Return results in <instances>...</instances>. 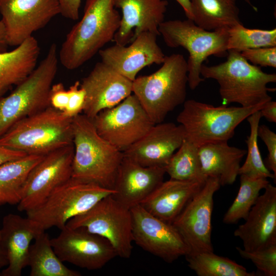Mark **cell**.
Wrapping results in <instances>:
<instances>
[{"mask_svg": "<svg viewBox=\"0 0 276 276\" xmlns=\"http://www.w3.org/2000/svg\"><path fill=\"white\" fill-rule=\"evenodd\" d=\"M153 73L133 81L132 93L152 122L164 121L168 114L186 101L188 84L187 60L182 54L166 56Z\"/></svg>", "mask_w": 276, "mask_h": 276, "instance_id": "4", "label": "cell"}, {"mask_svg": "<svg viewBox=\"0 0 276 276\" xmlns=\"http://www.w3.org/2000/svg\"><path fill=\"white\" fill-rule=\"evenodd\" d=\"M262 118L260 110L257 111L246 119L250 126V134L246 143L247 156L244 164L240 166L239 175H244L251 178H273L276 177L266 167L263 162L258 144V129Z\"/></svg>", "mask_w": 276, "mask_h": 276, "instance_id": "33", "label": "cell"}, {"mask_svg": "<svg viewBox=\"0 0 276 276\" xmlns=\"http://www.w3.org/2000/svg\"><path fill=\"white\" fill-rule=\"evenodd\" d=\"M259 195L245 222L234 232L243 249L254 251L276 244V187L270 183Z\"/></svg>", "mask_w": 276, "mask_h": 276, "instance_id": "20", "label": "cell"}, {"mask_svg": "<svg viewBox=\"0 0 276 276\" xmlns=\"http://www.w3.org/2000/svg\"><path fill=\"white\" fill-rule=\"evenodd\" d=\"M50 106L63 112L68 101V92L62 83L52 84L49 96Z\"/></svg>", "mask_w": 276, "mask_h": 276, "instance_id": "39", "label": "cell"}, {"mask_svg": "<svg viewBox=\"0 0 276 276\" xmlns=\"http://www.w3.org/2000/svg\"><path fill=\"white\" fill-rule=\"evenodd\" d=\"M39 225L28 217L9 214L3 219L0 229V244L5 251L8 265L0 272V276H20L28 266L30 243L43 232Z\"/></svg>", "mask_w": 276, "mask_h": 276, "instance_id": "23", "label": "cell"}, {"mask_svg": "<svg viewBox=\"0 0 276 276\" xmlns=\"http://www.w3.org/2000/svg\"><path fill=\"white\" fill-rule=\"evenodd\" d=\"M40 54L33 36L10 51L0 52V99L36 67Z\"/></svg>", "mask_w": 276, "mask_h": 276, "instance_id": "26", "label": "cell"}, {"mask_svg": "<svg viewBox=\"0 0 276 276\" xmlns=\"http://www.w3.org/2000/svg\"><path fill=\"white\" fill-rule=\"evenodd\" d=\"M258 136L266 145L268 154L265 163L266 167L276 177V134L267 126H259Z\"/></svg>", "mask_w": 276, "mask_h": 276, "instance_id": "38", "label": "cell"}, {"mask_svg": "<svg viewBox=\"0 0 276 276\" xmlns=\"http://www.w3.org/2000/svg\"><path fill=\"white\" fill-rule=\"evenodd\" d=\"M58 61L53 43L39 65L8 96L0 99V137L19 121L50 107L49 93Z\"/></svg>", "mask_w": 276, "mask_h": 276, "instance_id": "7", "label": "cell"}, {"mask_svg": "<svg viewBox=\"0 0 276 276\" xmlns=\"http://www.w3.org/2000/svg\"><path fill=\"white\" fill-rule=\"evenodd\" d=\"M192 20L208 31L242 23L237 0H189Z\"/></svg>", "mask_w": 276, "mask_h": 276, "instance_id": "27", "label": "cell"}, {"mask_svg": "<svg viewBox=\"0 0 276 276\" xmlns=\"http://www.w3.org/2000/svg\"><path fill=\"white\" fill-rule=\"evenodd\" d=\"M72 125V177L113 189L123 152L102 138L84 114L74 117Z\"/></svg>", "mask_w": 276, "mask_h": 276, "instance_id": "2", "label": "cell"}, {"mask_svg": "<svg viewBox=\"0 0 276 276\" xmlns=\"http://www.w3.org/2000/svg\"><path fill=\"white\" fill-rule=\"evenodd\" d=\"M132 83L102 61L97 62L80 83L86 92L83 114L93 120L102 110L117 105L131 95Z\"/></svg>", "mask_w": 276, "mask_h": 276, "instance_id": "17", "label": "cell"}, {"mask_svg": "<svg viewBox=\"0 0 276 276\" xmlns=\"http://www.w3.org/2000/svg\"><path fill=\"white\" fill-rule=\"evenodd\" d=\"M239 175L240 185L238 193L223 219V222L226 224L235 223L241 219L245 220L256 202L261 190L269 183L267 178Z\"/></svg>", "mask_w": 276, "mask_h": 276, "instance_id": "32", "label": "cell"}, {"mask_svg": "<svg viewBox=\"0 0 276 276\" xmlns=\"http://www.w3.org/2000/svg\"><path fill=\"white\" fill-rule=\"evenodd\" d=\"M114 4L122 12L113 39L115 43L127 45L145 32L159 35L158 28L164 21L167 0H114Z\"/></svg>", "mask_w": 276, "mask_h": 276, "instance_id": "21", "label": "cell"}, {"mask_svg": "<svg viewBox=\"0 0 276 276\" xmlns=\"http://www.w3.org/2000/svg\"><path fill=\"white\" fill-rule=\"evenodd\" d=\"M276 46V29L263 30L248 29L242 23L228 28L227 51L241 52L248 49Z\"/></svg>", "mask_w": 276, "mask_h": 276, "instance_id": "34", "label": "cell"}, {"mask_svg": "<svg viewBox=\"0 0 276 276\" xmlns=\"http://www.w3.org/2000/svg\"><path fill=\"white\" fill-rule=\"evenodd\" d=\"M65 226L82 228L106 239L117 256L129 259L131 256L133 240L131 210L112 195L103 198L84 213L70 219Z\"/></svg>", "mask_w": 276, "mask_h": 276, "instance_id": "10", "label": "cell"}, {"mask_svg": "<svg viewBox=\"0 0 276 276\" xmlns=\"http://www.w3.org/2000/svg\"><path fill=\"white\" fill-rule=\"evenodd\" d=\"M198 153L203 175L218 178L221 186L234 183L246 150L219 142L198 147Z\"/></svg>", "mask_w": 276, "mask_h": 276, "instance_id": "25", "label": "cell"}, {"mask_svg": "<svg viewBox=\"0 0 276 276\" xmlns=\"http://www.w3.org/2000/svg\"><path fill=\"white\" fill-rule=\"evenodd\" d=\"M189 267L198 276H255L243 266L214 252L185 256Z\"/></svg>", "mask_w": 276, "mask_h": 276, "instance_id": "31", "label": "cell"}, {"mask_svg": "<svg viewBox=\"0 0 276 276\" xmlns=\"http://www.w3.org/2000/svg\"><path fill=\"white\" fill-rule=\"evenodd\" d=\"M8 45L17 47L43 28L61 10L58 0H0Z\"/></svg>", "mask_w": 276, "mask_h": 276, "instance_id": "15", "label": "cell"}, {"mask_svg": "<svg viewBox=\"0 0 276 276\" xmlns=\"http://www.w3.org/2000/svg\"><path fill=\"white\" fill-rule=\"evenodd\" d=\"M157 35L145 32L128 45L115 43L98 52L101 61L133 81L139 72L153 64H161L166 55L157 43Z\"/></svg>", "mask_w": 276, "mask_h": 276, "instance_id": "18", "label": "cell"}, {"mask_svg": "<svg viewBox=\"0 0 276 276\" xmlns=\"http://www.w3.org/2000/svg\"><path fill=\"white\" fill-rule=\"evenodd\" d=\"M228 28L206 30L190 19L164 21L158 28L166 44L171 48L182 47L189 53L188 84L194 90L204 81L200 75L204 61L211 56L227 54Z\"/></svg>", "mask_w": 276, "mask_h": 276, "instance_id": "8", "label": "cell"}, {"mask_svg": "<svg viewBox=\"0 0 276 276\" xmlns=\"http://www.w3.org/2000/svg\"><path fill=\"white\" fill-rule=\"evenodd\" d=\"M113 189L71 177L55 188L35 209L26 212L43 231L52 227L60 230L72 218L84 213L103 198L114 194Z\"/></svg>", "mask_w": 276, "mask_h": 276, "instance_id": "9", "label": "cell"}, {"mask_svg": "<svg viewBox=\"0 0 276 276\" xmlns=\"http://www.w3.org/2000/svg\"><path fill=\"white\" fill-rule=\"evenodd\" d=\"M130 210L133 240L141 248L167 263L188 254V246L172 224L154 216L140 204Z\"/></svg>", "mask_w": 276, "mask_h": 276, "instance_id": "14", "label": "cell"}, {"mask_svg": "<svg viewBox=\"0 0 276 276\" xmlns=\"http://www.w3.org/2000/svg\"><path fill=\"white\" fill-rule=\"evenodd\" d=\"M67 90L68 101L63 113L68 117L73 118L83 111L85 104L86 92L80 86L79 81H76Z\"/></svg>", "mask_w": 276, "mask_h": 276, "instance_id": "37", "label": "cell"}, {"mask_svg": "<svg viewBox=\"0 0 276 276\" xmlns=\"http://www.w3.org/2000/svg\"><path fill=\"white\" fill-rule=\"evenodd\" d=\"M73 155V144L44 155L25 180L17 210L26 212L35 209L55 188L70 179Z\"/></svg>", "mask_w": 276, "mask_h": 276, "instance_id": "13", "label": "cell"}, {"mask_svg": "<svg viewBox=\"0 0 276 276\" xmlns=\"http://www.w3.org/2000/svg\"><path fill=\"white\" fill-rule=\"evenodd\" d=\"M26 155L27 154L24 152L0 145V166L9 162L22 158Z\"/></svg>", "mask_w": 276, "mask_h": 276, "instance_id": "41", "label": "cell"}, {"mask_svg": "<svg viewBox=\"0 0 276 276\" xmlns=\"http://www.w3.org/2000/svg\"><path fill=\"white\" fill-rule=\"evenodd\" d=\"M171 179L204 182L208 178L202 171L198 147L185 139L165 166Z\"/></svg>", "mask_w": 276, "mask_h": 276, "instance_id": "30", "label": "cell"}, {"mask_svg": "<svg viewBox=\"0 0 276 276\" xmlns=\"http://www.w3.org/2000/svg\"><path fill=\"white\" fill-rule=\"evenodd\" d=\"M51 243L63 262L89 270L101 269L117 257L106 239L82 228L65 226L58 236L51 239Z\"/></svg>", "mask_w": 276, "mask_h": 276, "instance_id": "16", "label": "cell"}, {"mask_svg": "<svg viewBox=\"0 0 276 276\" xmlns=\"http://www.w3.org/2000/svg\"><path fill=\"white\" fill-rule=\"evenodd\" d=\"M266 103L251 107H228L223 104L214 106L190 99L183 103L176 120L184 129L185 139L199 147L209 143L228 142L237 127L260 110Z\"/></svg>", "mask_w": 276, "mask_h": 276, "instance_id": "6", "label": "cell"}, {"mask_svg": "<svg viewBox=\"0 0 276 276\" xmlns=\"http://www.w3.org/2000/svg\"><path fill=\"white\" fill-rule=\"evenodd\" d=\"M246 3H247L248 5H249L254 10L257 11V8L255 7L251 3V0H243Z\"/></svg>", "mask_w": 276, "mask_h": 276, "instance_id": "46", "label": "cell"}, {"mask_svg": "<svg viewBox=\"0 0 276 276\" xmlns=\"http://www.w3.org/2000/svg\"><path fill=\"white\" fill-rule=\"evenodd\" d=\"M73 118L51 107L26 117L0 137V145L27 155H45L73 144Z\"/></svg>", "mask_w": 276, "mask_h": 276, "instance_id": "5", "label": "cell"}, {"mask_svg": "<svg viewBox=\"0 0 276 276\" xmlns=\"http://www.w3.org/2000/svg\"><path fill=\"white\" fill-rule=\"evenodd\" d=\"M241 55L249 63L260 67H276V46L248 49Z\"/></svg>", "mask_w": 276, "mask_h": 276, "instance_id": "36", "label": "cell"}, {"mask_svg": "<svg viewBox=\"0 0 276 276\" xmlns=\"http://www.w3.org/2000/svg\"><path fill=\"white\" fill-rule=\"evenodd\" d=\"M92 121L98 133L122 152L154 124L134 94L102 110Z\"/></svg>", "mask_w": 276, "mask_h": 276, "instance_id": "11", "label": "cell"}, {"mask_svg": "<svg viewBox=\"0 0 276 276\" xmlns=\"http://www.w3.org/2000/svg\"><path fill=\"white\" fill-rule=\"evenodd\" d=\"M226 60L215 65L203 64L200 75L215 80L219 86L222 104L237 103L251 107L271 100L267 85L276 82V74L264 72L260 66L249 63L235 50L227 51Z\"/></svg>", "mask_w": 276, "mask_h": 276, "instance_id": "3", "label": "cell"}, {"mask_svg": "<svg viewBox=\"0 0 276 276\" xmlns=\"http://www.w3.org/2000/svg\"><path fill=\"white\" fill-rule=\"evenodd\" d=\"M43 156L27 155L0 166V206L6 204L17 205L29 173Z\"/></svg>", "mask_w": 276, "mask_h": 276, "instance_id": "29", "label": "cell"}, {"mask_svg": "<svg viewBox=\"0 0 276 276\" xmlns=\"http://www.w3.org/2000/svg\"><path fill=\"white\" fill-rule=\"evenodd\" d=\"M262 117L265 118L268 122L276 123V102L272 100L265 103L260 110Z\"/></svg>", "mask_w": 276, "mask_h": 276, "instance_id": "42", "label": "cell"}, {"mask_svg": "<svg viewBox=\"0 0 276 276\" xmlns=\"http://www.w3.org/2000/svg\"><path fill=\"white\" fill-rule=\"evenodd\" d=\"M30 245L28 266L30 276H80L78 271L67 268L58 258L45 231L41 232Z\"/></svg>", "mask_w": 276, "mask_h": 276, "instance_id": "28", "label": "cell"}, {"mask_svg": "<svg viewBox=\"0 0 276 276\" xmlns=\"http://www.w3.org/2000/svg\"><path fill=\"white\" fill-rule=\"evenodd\" d=\"M8 263V260L5 251L0 244V269L7 266Z\"/></svg>", "mask_w": 276, "mask_h": 276, "instance_id": "45", "label": "cell"}, {"mask_svg": "<svg viewBox=\"0 0 276 276\" xmlns=\"http://www.w3.org/2000/svg\"><path fill=\"white\" fill-rule=\"evenodd\" d=\"M0 241H1V233H0Z\"/></svg>", "mask_w": 276, "mask_h": 276, "instance_id": "47", "label": "cell"}, {"mask_svg": "<svg viewBox=\"0 0 276 276\" xmlns=\"http://www.w3.org/2000/svg\"><path fill=\"white\" fill-rule=\"evenodd\" d=\"M61 13L64 17L76 20L79 17V9L82 0H58Z\"/></svg>", "mask_w": 276, "mask_h": 276, "instance_id": "40", "label": "cell"}, {"mask_svg": "<svg viewBox=\"0 0 276 276\" xmlns=\"http://www.w3.org/2000/svg\"><path fill=\"white\" fill-rule=\"evenodd\" d=\"M220 187L218 178L208 177L172 223L188 246L187 255L214 251L211 240L213 196Z\"/></svg>", "mask_w": 276, "mask_h": 276, "instance_id": "12", "label": "cell"}, {"mask_svg": "<svg viewBox=\"0 0 276 276\" xmlns=\"http://www.w3.org/2000/svg\"><path fill=\"white\" fill-rule=\"evenodd\" d=\"M182 8L187 18L192 20V13L189 0H175Z\"/></svg>", "mask_w": 276, "mask_h": 276, "instance_id": "43", "label": "cell"}, {"mask_svg": "<svg viewBox=\"0 0 276 276\" xmlns=\"http://www.w3.org/2000/svg\"><path fill=\"white\" fill-rule=\"evenodd\" d=\"M166 173L165 167H144L123 155L112 195L131 209L140 204L164 181Z\"/></svg>", "mask_w": 276, "mask_h": 276, "instance_id": "22", "label": "cell"}, {"mask_svg": "<svg viewBox=\"0 0 276 276\" xmlns=\"http://www.w3.org/2000/svg\"><path fill=\"white\" fill-rule=\"evenodd\" d=\"M185 138L184 129L180 124H155L123 154L144 167H165Z\"/></svg>", "mask_w": 276, "mask_h": 276, "instance_id": "19", "label": "cell"}, {"mask_svg": "<svg viewBox=\"0 0 276 276\" xmlns=\"http://www.w3.org/2000/svg\"><path fill=\"white\" fill-rule=\"evenodd\" d=\"M8 46L6 39L4 26L2 21L0 20V52L6 51Z\"/></svg>", "mask_w": 276, "mask_h": 276, "instance_id": "44", "label": "cell"}, {"mask_svg": "<svg viewBox=\"0 0 276 276\" xmlns=\"http://www.w3.org/2000/svg\"><path fill=\"white\" fill-rule=\"evenodd\" d=\"M205 182L170 178L163 181L140 205L154 216L172 224Z\"/></svg>", "mask_w": 276, "mask_h": 276, "instance_id": "24", "label": "cell"}, {"mask_svg": "<svg viewBox=\"0 0 276 276\" xmlns=\"http://www.w3.org/2000/svg\"><path fill=\"white\" fill-rule=\"evenodd\" d=\"M243 258L250 260L258 270L266 276L276 275V244L254 251L236 247Z\"/></svg>", "mask_w": 276, "mask_h": 276, "instance_id": "35", "label": "cell"}, {"mask_svg": "<svg viewBox=\"0 0 276 276\" xmlns=\"http://www.w3.org/2000/svg\"><path fill=\"white\" fill-rule=\"evenodd\" d=\"M121 16L114 0H86L80 20L67 34L58 53L66 69H77L113 39Z\"/></svg>", "mask_w": 276, "mask_h": 276, "instance_id": "1", "label": "cell"}]
</instances>
